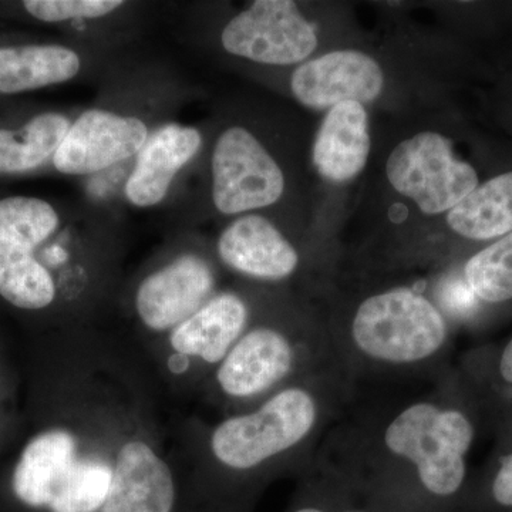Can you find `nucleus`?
Instances as JSON below:
<instances>
[{
	"instance_id": "obj_1",
	"label": "nucleus",
	"mask_w": 512,
	"mask_h": 512,
	"mask_svg": "<svg viewBox=\"0 0 512 512\" xmlns=\"http://www.w3.org/2000/svg\"><path fill=\"white\" fill-rule=\"evenodd\" d=\"M483 417L454 366L420 392L350 404L318 454L355 478L376 512H461Z\"/></svg>"
},
{
	"instance_id": "obj_2",
	"label": "nucleus",
	"mask_w": 512,
	"mask_h": 512,
	"mask_svg": "<svg viewBox=\"0 0 512 512\" xmlns=\"http://www.w3.org/2000/svg\"><path fill=\"white\" fill-rule=\"evenodd\" d=\"M326 325L340 366L357 387L366 380L426 382L451 366V320L413 288L370 293Z\"/></svg>"
},
{
	"instance_id": "obj_3",
	"label": "nucleus",
	"mask_w": 512,
	"mask_h": 512,
	"mask_svg": "<svg viewBox=\"0 0 512 512\" xmlns=\"http://www.w3.org/2000/svg\"><path fill=\"white\" fill-rule=\"evenodd\" d=\"M357 392L359 387L342 367L306 377L255 409L221 421L211 433L212 457L235 478H254L286 466L302 473Z\"/></svg>"
},
{
	"instance_id": "obj_4",
	"label": "nucleus",
	"mask_w": 512,
	"mask_h": 512,
	"mask_svg": "<svg viewBox=\"0 0 512 512\" xmlns=\"http://www.w3.org/2000/svg\"><path fill=\"white\" fill-rule=\"evenodd\" d=\"M333 367L342 366L326 320L303 316L288 325L248 328L218 366L215 382L232 402L261 403L284 387Z\"/></svg>"
},
{
	"instance_id": "obj_5",
	"label": "nucleus",
	"mask_w": 512,
	"mask_h": 512,
	"mask_svg": "<svg viewBox=\"0 0 512 512\" xmlns=\"http://www.w3.org/2000/svg\"><path fill=\"white\" fill-rule=\"evenodd\" d=\"M394 190L429 215L453 210L478 187L470 164L457 160L448 138L423 131L394 148L386 164Z\"/></svg>"
},
{
	"instance_id": "obj_6",
	"label": "nucleus",
	"mask_w": 512,
	"mask_h": 512,
	"mask_svg": "<svg viewBox=\"0 0 512 512\" xmlns=\"http://www.w3.org/2000/svg\"><path fill=\"white\" fill-rule=\"evenodd\" d=\"M212 202L224 215L262 210L281 200L285 177L264 144L244 127H229L211 156Z\"/></svg>"
},
{
	"instance_id": "obj_7",
	"label": "nucleus",
	"mask_w": 512,
	"mask_h": 512,
	"mask_svg": "<svg viewBox=\"0 0 512 512\" xmlns=\"http://www.w3.org/2000/svg\"><path fill=\"white\" fill-rule=\"evenodd\" d=\"M229 55L251 62L289 66L303 62L318 36L291 0H258L229 20L221 33Z\"/></svg>"
},
{
	"instance_id": "obj_8",
	"label": "nucleus",
	"mask_w": 512,
	"mask_h": 512,
	"mask_svg": "<svg viewBox=\"0 0 512 512\" xmlns=\"http://www.w3.org/2000/svg\"><path fill=\"white\" fill-rule=\"evenodd\" d=\"M150 137L140 117L104 109L83 111L53 157V165L66 175L100 173L137 157Z\"/></svg>"
},
{
	"instance_id": "obj_9",
	"label": "nucleus",
	"mask_w": 512,
	"mask_h": 512,
	"mask_svg": "<svg viewBox=\"0 0 512 512\" xmlns=\"http://www.w3.org/2000/svg\"><path fill=\"white\" fill-rule=\"evenodd\" d=\"M215 274L207 259L185 254L147 276L136 292V311L154 332L177 328L214 296Z\"/></svg>"
},
{
	"instance_id": "obj_10",
	"label": "nucleus",
	"mask_w": 512,
	"mask_h": 512,
	"mask_svg": "<svg viewBox=\"0 0 512 512\" xmlns=\"http://www.w3.org/2000/svg\"><path fill=\"white\" fill-rule=\"evenodd\" d=\"M383 84L379 64L357 50H338L302 64L291 79L293 96L311 109H332L343 101L370 103Z\"/></svg>"
},
{
	"instance_id": "obj_11",
	"label": "nucleus",
	"mask_w": 512,
	"mask_h": 512,
	"mask_svg": "<svg viewBox=\"0 0 512 512\" xmlns=\"http://www.w3.org/2000/svg\"><path fill=\"white\" fill-rule=\"evenodd\" d=\"M217 251L229 269L258 281H285L301 266L298 249L262 215L231 222L218 238Z\"/></svg>"
},
{
	"instance_id": "obj_12",
	"label": "nucleus",
	"mask_w": 512,
	"mask_h": 512,
	"mask_svg": "<svg viewBox=\"0 0 512 512\" xmlns=\"http://www.w3.org/2000/svg\"><path fill=\"white\" fill-rule=\"evenodd\" d=\"M202 136L195 127L168 123L148 137L124 184V194L138 208L156 207L167 197L177 175L201 150Z\"/></svg>"
},
{
	"instance_id": "obj_13",
	"label": "nucleus",
	"mask_w": 512,
	"mask_h": 512,
	"mask_svg": "<svg viewBox=\"0 0 512 512\" xmlns=\"http://www.w3.org/2000/svg\"><path fill=\"white\" fill-rule=\"evenodd\" d=\"M174 501L173 474L167 463L144 441H127L117 454L101 512H171Z\"/></svg>"
},
{
	"instance_id": "obj_14",
	"label": "nucleus",
	"mask_w": 512,
	"mask_h": 512,
	"mask_svg": "<svg viewBox=\"0 0 512 512\" xmlns=\"http://www.w3.org/2000/svg\"><path fill=\"white\" fill-rule=\"evenodd\" d=\"M249 320L251 309L242 296L234 292L218 293L171 330L170 343L181 355L220 366L229 350L247 332Z\"/></svg>"
},
{
	"instance_id": "obj_15",
	"label": "nucleus",
	"mask_w": 512,
	"mask_h": 512,
	"mask_svg": "<svg viewBox=\"0 0 512 512\" xmlns=\"http://www.w3.org/2000/svg\"><path fill=\"white\" fill-rule=\"evenodd\" d=\"M494 437L512 429V335L497 345L468 350L456 366Z\"/></svg>"
},
{
	"instance_id": "obj_16",
	"label": "nucleus",
	"mask_w": 512,
	"mask_h": 512,
	"mask_svg": "<svg viewBox=\"0 0 512 512\" xmlns=\"http://www.w3.org/2000/svg\"><path fill=\"white\" fill-rule=\"evenodd\" d=\"M370 153L363 104L343 101L326 114L313 146V164L330 183H346L365 168Z\"/></svg>"
},
{
	"instance_id": "obj_17",
	"label": "nucleus",
	"mask_w": 512,
	"mask_h": 512,
	"mask_svg": "<svg viewBox=\"0 0 512 512\" xmlns=\"http://www.w3.org/2000/svg\"><path fill=\"white\" fill-rule=\"evenodd\" d=\"M76 440L69 431L49 430L30 441L13 474V490L30 507L56 500L76 463Z\"/></svg>"
},
{
	"instance_id": "obj_18",
	"label": "nucleus",
	"mask_w": 512,
	"mask_h": 512,
	"mask_svg": "<svg viewBox=\"0 0 512 512\" xmlns=\"http://www.w3.org/2000/svg\"><path fill=\"white\" fill-rule=\"evenodd\" d=\"M82 57L62 45L0 47V94H16L70 82Z\"/></svg>"
},
{
	"instance_id": "obj_19",
	"label": "nucleus",
	"mask_w": 512,
	"mask_h": 512,
	"mask_svg": "<svg viewBox=\"0 0 512 512\" xmlns=\"http://www.w3.org/2000/svg\"><path fill=\"white\" fill-rule=\"evenodd\" d=\"M448 227L471 241H490L512 231V173L480 185L448 211Z\"/></svg>"
},
{
	"instance_id": "obj_20",
	"label": "nucleus",
	"mask_w": 512,
	"mask_h": 512,
	"mask_svg": "<svg viewBox=\"0 0 512 512\" xmlns=\"http://www.w3.org/2000/svg\"><path fill=\"white\" fill-rule=\"evenodd\" d=\"M301 474V488L289 512H376L362 485L318 451Z\"/></svg>"
},
{
	"instance_id": "obj_21",
	"label": "nucleus",
	"mask_w": 512,
	"mask_h": 512,
	"mask_svg": "<svg viewBox=\"0 0 512 512\" xmlns=\"http://www.w3.org/2000/svg\"><path fill=\"white\" fill-rule=\"evenodd\" d=\"M70 126L66 114L47 111L19 130H0V173H23L45 164L55 157Z\"/></svg>"
},
{
	"instance_id": "obj_22",
	"label": "nucleus",
	"mask_w": 512,
	"mask_h": 512,
	"mask_svg": "<svg viewBox=\"0 0 512 512\" xmlns=\"http://www.w3.org/2000/svg\"><path fill=\"white\" fill-rule=\"evenodd\" d=\"M0 296L26 311H40L56 298L53 276L22 249L0 247Z\"/></svg>"
},
{
	"instance_id": "obj_23",
	"label": "nucleus",
	"mask_w": 512,
	"mask_h": 512,
	"mask_svg": "<svg viewBox=\"0 0 512 512\" xmlns=\"http://www.w3.org/2000/svg\"><path fill=\"white\" fill-rule=\"evenodd\" d=\"M481 305L512 302V231L467 259L458 275Z\"/></svg>"
},
{
	"instance_id": "obj_24",
	"label": "nucleus",
	"mask_w": 512,
	"mask_h": 512,
	"mask_svg": "<svg viewBox=\"0 0 512 512\" xmlns=\"http://www.w3.org/2000/svg\"><path fill=\"white\" fill-rule=\"evenodd\" d=\"M59 225V214L45 200L33 197L0 200V247L33 252L55 234Z\"/></svg>"
},
{
	"instance_id": "obj_25",
	"label": "nucleus",
	"mask_w": 512,
	"mask_h": 512,
	"mask_svg": "<svg viewBox=\"0 0 512 512\" xmlns=\"http://www.w3.org/2000/svg\"><path fill=\"white\" fill-rule=\"evenodd\" d=\"M461 512H512V429L495 437L490 457L471 477Z\"/></svg>"
},
{
	"instance_id": "obj_26",
	"label": "nucleus",
	"mask_w": 512,
	"mask_h": 512,
	"mask_svg": "<svg viewBox=\"0 0 512 512\" xmlns=\"http://www.w3.org/2000/svg\"><path fill=\"white\" fill-rule=\"evenodd\" d=\"M113 470L97 460H77L50 512L101 511L109 495Z\"/></svg>"
},
{
	"instance_id": "obj_27",
	"label": "nucleus",
	"mask_w": 512,
	"mask_h": 512,
	"mask_svg": "<svg viewBox=\"0 0 512 512\" xmlns=\"http://www.w3.org/2000/svg\"><path fill=\"white\" fill-rule=\"evenodd\" d=\"M126 6L123 0H26L23 8L46 23L82 22L106 18Z\"/></svg>"
}]
</instances>
